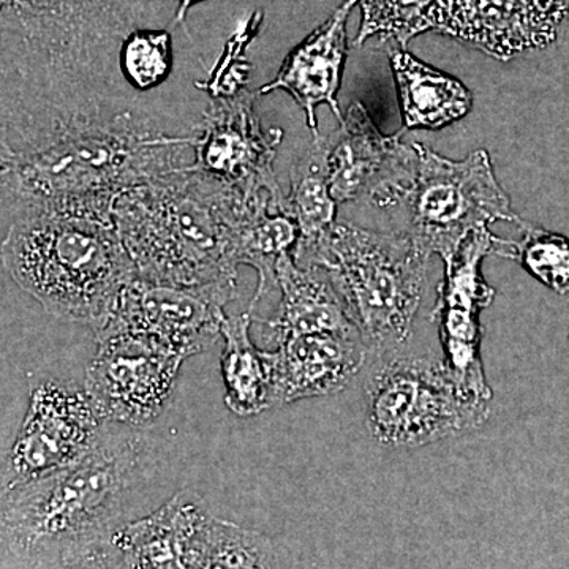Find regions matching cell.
I'll list each match as a JSON object with an SVG mask.
<instances>
[{"label": "cell", "instance_id": "obj_19", "mask_svg": "<svg viewBox=\"0 0 569 569\" xmlns=\"http://www.w3.org/2000/svg\"><path fill=\"white\" fill-rule=\"evenodd\" d=\"M406 130H438L466 118L473 93L463 82L419 61L410 52L389 51Z\"/></svg>", "mask_w": 569, "mask_h": 569}, {"label": "cell", "instance_id": "obj_7", "mask_svg": "<svg viewBox=\"0 0 569 569\" xmlns=\"http://www.w3.org/2000/svg\"><path fill=\"white\" fill-rule=\"evenodd\" d=\"M369 200L378 208L403 206V233L426 257L438 254L445 264L475 231L520 219L485 149L456 162L419 142H400L388 178Z\"/></svg>", "mask_w": 569, "mask_h": 569}, {"label": "cell", "instance_id": "obj_18", "mask_svg": "<svg viewBox=\"0 0 569 569\" xmlns=\"http://www.w3.org/2000/svg\"><path fill=\"white\" fill-rule=\"evenodd\" d=\"M402 133H381L362 103L348 108L339 129L326 137V173L337 203L369 198L388 178Z\"/></svg>", "mask_w": 569, "mask_h": 569}, {"label": "cell", "instance_id": "obj_4", "mask_svg": "<svg viewBox=\"0 0 569 569\" xmlns=\"http://www.w3.org/2000/svg\"><path fill=\"white\" fill-rule=\"evenodd\" d=\"M250 200L187 167L121 194L112 222L141 279L173 287L236 283L234 230Z\"/></svg>", "mask_w": 569, "mask_h": 569}, {"label": "cell", "instance_id": "obj_11", "mask_svg": "<svg viewBox=\"0 0 569 569\" xmlns=\"http://www.w3.org/2000/svg\"><path fill=\"white\" fill-rule=\"evenodd\" d=\"M236 283L173 287L134 277L123 288L96 339L132 332L153 337L183 358L204 353L222 339L224 307L233 301Z\"/></svg>", "mask_w": 569, "mask_h": 569}, {"label": "cell", "instance_id": "obj_5", "mask_svg": "<svg viewBox=\"0 0 569 569\" xmlns=\"http://www.w3.org/2000/svg\"><path fill=\"white\" fill-rule=\"evenodd\" d=\"M2 264L52 317L99 331L138 276L112 220L26 217L9 224Z\"/></svg>", "mask_w": 569, "mask_h": 569}, {"label": "cell", "instance_id": "obj_24", "mask_svg": "<svg viewBox=\"0 0 569 569\" xmlns=\"http://www.w3.org/2000/svg\"><path fill=\"white\" fill-rule=\"evenodd\" d=\"M119 67L134 88L160 84L171 69V36L164 29H140L123 41Z\"/></svg>", "mask_w": 569, "mask_h": 569}, {"label": "cell", "instance_id": "obj_17", "mask_svg": "<svg viewBox=\"0 0 569 569\" xmlns=\"http://www.w3.org/2000/svg\"><path fill=\"white\" fill-rule=\"evenodd\" d=\"M276 277L279 306L274 316L264 320L269 339L276 347L298 336L359 335L339 291L323 269L299 266L293 254L287 253L277 261Z\"/></svg>", "mask_w": 569, "mask_h": 569}, {"label": "cell", "instance_id": "obj_1", "mask_svg": "<svg viewBox=\"0 0 569 569\" xmlns=\"http://www.w3.org/2000/svg\"><path fill=\"white\" fill-rule=\"evenodd\" d=\"M171 0H0L2 130L41 137L96 118L123 41L152 28Z\"/></svg>", "mask_w": 569, "mask_h": 569}, {"label": "cell", "instance_id": "obj_22", "mask_svg": "<svg viewBox=\"0 0 569 569\" xmlns=\"http://www.w3.org/2000/svg\"><path fill=\"white\" fill-rule=\"evenodd\" d=\"M518 241L501 239L496 254L518 261L531 277L556 291L569 295V238L526 220H518Z\"/></svg>", "mask_w": 569, "mask_h": 569}, {"label": "cell", "instance_id": "obj_15", "mask_svg": "<svg viewBox=\"0 0 569 569\" xmlns=\"http://www.w3.org/2000/svg\"><path fill=\"white\" fill-rule=\"evenodd\" d=\"M370 355L359 335H309L268 350L272 408L342 391Z\"/></svg>", "mask_w": 569, "mask_h": 569}, {"label": "cell", "instance_id": "obj_16", "mask_svg": "<svg viewBox=\"0 0 569 569\" xmlns=\"http://www.w3.org/2000/svg\"><path fill=\"white\" fill-rule=\"evenodd\" d=\"M359 0H343L339 7L301 44L287 56L276 80L261 88L260 93L282 91L290 93L305 111L307 126L313 138H320L317 107L328 104L337 121L342 122L339 93L342 71L348 56L347 22Z\"/></svg>", "mask_w": 569, "mask_h": 569}, {"label": "cell", "instance_id": "obj_25", "mask_svg": "<svg viewBox=\"0 0 569 569\" xmlns=\"http://www.w3.org/2000/svg\"><path fill=\"white\" fill-rule=\"evenodd\" d=\"M2 569H121V567L107 541L102 545L91 546V548L71 550V552L50 557V559L18 565V567H3Z\"/></svg>", "mask_w": 569, "mask_h": 569}, {"label": "cell", "instance_id": "obj_12", "mask_svg": "<svg viewBox=\"0 0 569 569\" xmlns=\"http://www.w3.org/2000/svg\"><path fill=\"white\" fill-rule=\"evenodd\" d=\"M498 241L500 238L489 228H482L463 242L451 263L445 264L432 312L440 328L448 372L468 392L488 400H492V389L482 369L479 316L492 305L496 290L486 282L481 264L486 257L496 254Z\"/></svg>", "mask_w": 569, "mask_h": 569}, {"label": "cell", "instance_id": "obj_3", "mask_svg": "<svg viewBox=\"0 0 569 569\" xmlns=\"http://www.w3.org/2000/svg\"><path fill=\"white\" fill-rule=\"evenodd\" d=\"M148 437L108 427L88 458L2 492V568L102 545L127 520L151 477Z\"/></svg>", "mask_w": 569, "mask_h": 569}, {"label": "cell", "instance_id": "obj_14", "mask_svg": "<svg viewBox=\"0 0 569 569\" xmlns=\"http://www.w3.org/2000/svg\"><path fill=\"white\" fill-rule=\"evenodd\" d=\"M213 516L190 490L130 520L108 539L121 569H193Z\"/></svg>", "mask_w": 569, "mask_h": 569}, {"label": "cell", "instance_id": "obj_26", "mask_svg": "<svg viewBox=\"0 0 569 569\" xmlns=\"http://www.w3.org/2000/svg\"><path fill=\"white\" fill-rule=\"evenodd\" d=\"M203 2V0H179L178 13L174 17V24H182L186 21L187 13L197 3Z\"/></svg>", "mask_w": 569, "mask_h": 569}, {"label": "cell", "instance_id": "obj_9", "mask_svg": "<svg viewBox=\"0 0 569 569\" xmlns=\"http://www.w3.org/2000/svg\"><path fill=\"white\" fill-rule=\"evenodd\" d=\"M108 425L84 387L48 378L31 387L29 407L2 466V492L88 458Z\"/></svg>", "mask_w": 569, "mask_h": 569}, {"label": "cell", "instance_id": "obj_20", "mask_svg": "<svg viewBox=\"0 0 569 569\" xmlns=\"http://www.w3.org/2000/svg\"><path fill=\"white\" fill-rule=\"evenodd\" d=\"M252 313L227 317L220 359L228 410L241 418L254 417L272 408L271 367L268 350H260L250 337Z\"/></svg>", "mask_w": 569, "mask_h": 569}, {"label": "cell", "instance_id": "obj_6", "mask_svg": "<svg viewBox=\"0 0 569 569\" xmlns=\"http://www.w3.org/2000/svg\"><path fill=\"white\" fill-rule=\"evenodd\" d=\"M291 254L299 266H317L329 276L370 355L383 358L406 346L430 260L410 236L336 222Z\"/></svg>", "mask_w": 569, "mask_h": 569}, {"label": "cell", "instance_id": "obj_2", "mask_svg": "<svg viewBox=\"0 0 569 569\" xmlns=\"http://www.w3.org/2000/svg\"><path fill=\"white\" fill-rule=\"evenodd\" d=\"M197 137H170L122 112L81 119L11 148L2 142V213L9 224L26 217L84 216L112 220L121 194L192 167Z\"/></svg>", "mask_w": 569, "mask_h": 569}, {"label": "cell", "instance_id": "obj_13", "mask_svg": "<svg viewBox=\"0 0 569 569\" xmlns=\"http://www.w3.org/2000/svg\"><path fill=\"white\" fill-rule=\"evenodd\" d=\"M282 138L280 129L263 130L254 112V93L242 89L211 103L203 133L194 144L192 168L234 187L246 197L271 193L283 200L274 174Z\"/></svg>", "mask_w": 569, "mask_h": 569}, {"label": "cell", "instance_id": "obj_8", "mask_svg": "<svg viewBox=\"0 0 569 569\" xmlns=\"http://www.w3.org/2000/svg\"><path fill=\"white\" fill-rule=\"evenodd\" d=\"M365 388L367 426L387 448H419L460 437L490 417V400L460 387L443 359L383 356Z\"/></svg>", "mask_w": 569, "mask_h": 569}, {"label": "cell", "instance_id": "obj_10", "mask_svg": "<svg viewBox=\"0 0 569 569\" xmlns=\"http://www.w3.org/2000/svg\"><path fill=\"white\" fill-rule=\"evenodd\" d=\"M181 353L153 337L118 332L97 339L84 388L108 425L140 429L163 413L173 396Z\"/></svg>", "mask_w": 569, "mask_h": 569}, {"label": "cell", "instance_id": "obj_21", "mask_svg": "<svg viewBox=\"0 0 569 569\" xmlns=\"http://www.w3.org/2000/svg\"><path fill=\"white\" fill-rule=\"evenodd\" d=\"M284 206L298 224V244L317 241L336 223L337 201L326 173V137L313 138L305 156L296 160Z\"/></svg>", "mask_w": 569, "mask_h": 569}, {"label": "cell", "instance_id": "obj_23", "mask_svg": "<svg viewBox=\"0 0 569 569\" xmlns=\"http://www.w3.org/2000/svg\"><path fill=\"white\" fill-rule=\"evenodd\" d=\"M193 569H280V561L261 531L213 518Z\"/></svg>", "mask_w": 569, "mask_h": 569}]
</instances>
